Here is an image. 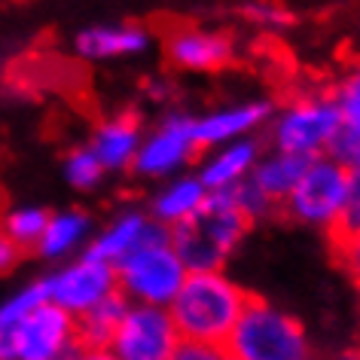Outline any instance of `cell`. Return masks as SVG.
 <instances>
[{"label":"cell","instance_id":"6da1fadb","mask_svg":"<svg viewBox=\"0 0 360 360\" xmlns=\"http://www.w3.org/2000/svg\"><path fill=\"white\" fill-rule=\"evenodd\" d=\"M248 300L250 293L226 272H190L168 305V314L184 342L223 348Z\"/></svg>","mask_w":360,"mask_h":360},{"label":"cell","instance_id":"7a4b0ae2","mask_svg":"<svg viewBox=\"0 0 360 360\" xmlns=\"http://www.w3.org/2000/svg\"><path fill=\"white\" fill-rule=\"evenodd\" d=\"M248 229L250 223L232 202V190H214L195 217L171 229V248L177 250L186 272H223Z\"/></svg>","mask_w":360,"mask_h":360},{"label":"cell","instance_id":"3957f363","mask_svg":"<svg viewBox=\"0 0 360 360\" xmlns=\"http://www.w3.org/2000/svg\"><path fill=\"white\" fill-rule=\"evenodd\" d=\"M223 351L232 360H311V336L305 323L281 305L250 296Z\"/></svg>","mask_w":360,"mask_h":360},{"label":"cell","instance_id":"277c9868","mask_svg":"<svg viewBox=\"0 0 360 360\" xmlns=\"http://www.w3.org/2000/svg\"><path fill=\"white\" fill-rule=\"evenodd\" d=\"M186 266L180 263L177 250L171 241H159V245H147L134 250L116 266V287L131 305H156V309H168L174 302L177 290L186 281Z\"/></svg>","mask_w":360,"mask_h":360},{"label":"cell","instance_id":"5b68a950","mask_svg":"<svg viewBox=\"0 0 360 360\" xmlns=\"http://www.w3.org/2000/svg\"><path fill=\"white\" fill-rule=\"evenodd\" d=\"M345 125L336 98H302L278 113L272 125V143L281 153L318 159L327 153L330 141Z\"/></svg>","mask_w":360,"mask_h":360},{"label":"cell","instance_id":"8992f818","mask_svg":"<svg viewBox=\"0 0 360 360\" xmlns=\"http://www.w3.org/2000/svg\"><path fill=\"white\" fill-rule=\"evenodd\" d=\"M345 186H348V171L327 156H318L309 162L302 180L287 195L281 208L293 220L305 223V226H321L333 232V226L339 223L342 205H345Z\"/></svg>","mask_w":360,"mask_h":360},{"label":"cell","instance_id":"52a82bcc","mask_svg":"<svg viewBox=\"0 0 360 360\" xmlns=\"http://www.w3.org/2000/svg\"><path fill=\"white\" fill-rule=\"evenodd\" d=\"M43 287H46V300L52 305H58L61 311H68L70 318L86 314L92 305H98L110 293L120 290L116 287V269L89 254L70 259L68 266L56 269V272H49L43 278Z\"/></svg>","mask_w":360,"mask_h":360},{"label":"cell","instance_id":"ba28073f","mask_svg":"<svg viewBox=\"0 0 360 360\" xmlns=\"http://www.w3.org/2000/svg\"><path fill=\"white\" fill-rule=\"evenodd\" d=\"M79 351L77 321L58 305L43 302L15 327L10 360H74Z\"/></svg>","mask_w":360,"mask_h":360},{"label":"cell","instance_id":"9c48e42d","mask_svg":"<svg viewBox=\"0 0 360 360\" xmlns=\"http://www.w3.org/2000/svg\"><path fill=\"white\" fill-rule=\"evenodd\" d=\"M180 333L168 309L129 305L120 330L113 333L110 351L120 360H171L180 345Z\"/></svg>","mask_w":360,"mask_h":360},{"label":"cell","instance_id":"30bf717a","mask_svg":"<svg viewBox=\"0 0 360 360\" xmlns=\"http://www.w3.org/2000/svg\"><path fill=\"white\" fill-rule=\"evenodd\" d=\"M195 150L199 147H195L193 138V116L171 113L156 131L141 141V150L134 156L131 168L141 177H168L180 165H186Z\"/></svg>","mask_w":360,"mask_h":360},{"label":"cell","instance_id":"8fae6325","mask_svg":"<svg viewBox=\"0 0 360 360\" xmlns=\"http://www.w3.org/2000/svg\"><path fill=\"white\" fill-rule=\"evenodd\" d=\"M159 241H171L168 226H162V223H156L141 211H125L107 229L98 232L95 241H89L86 254L116 269L134 250H141L147 245H159Z\"/></svg>","mask_w":360,"mask_h":360},{"label":"cell","instance_id":"7c38bea8","mask_svg":"<svg viewBox=\"0 0 360 360\" xmlns=\"http://www.w3.org/2000/svg\"><path fill=\"white\" fill-rule=\"evenodd\" d=\"M165 56L180 70H220L232 61V40L214 31L177 28L165 37Z\"/></svg>","mask_w":360,"mask_h":360},{"label":"cell","instance_id":"4fadbf2b","mask_svg":"<svg viewBox=\"0 0 360 360\" xmlns=\"http://www.w3.org/2000/svg\"><path fill=\"white\" fill-rule=\"evenodd\" d=\"M272 113V107L263 101H245L236 107L211 110L193 120V138L195 147H217V143H232L238 138H248L257 125H263Z\"/></svg>","mask_w":360,"mask_h":360},{"label":"cell","instance_id":"5bb4252c","mask_svg":"<svg viewBox=\"0 0 360 360\" xmlns=\"http://www.w3.org/2000/svg\"><path fill=\"white\" fill-rule=\"evenodd\" d=\"M141 122L131 113L110 116L95 129L89 150L95 153V159L101 162L104 171H125L134 165V156L141 150Z\"/></svg>","mask_w":360,"mask_h":360},{"label":"cell","instance_id":"9a60e30c","mask_svg":"<svg viewBox=\"0 0 360 360\" xmlns=\"http://www.w3.org/2000/svg\"><path fill=\"white\" fill-rule=\"evenodd\" d=\"M257 162H259V143L250 138H238L232 143H223V147L205 162L199 171V180L205 184L208 193L229 190V186H236L254 174Z\"/></svg>","mask_w":360,"mask_h":360},{"label":"cell","instance_id":"2e32d148","mask_svg":"<svg viewBox=\"0 0 360 360\" xmlns=\"http://www.w3.org/2000/svg\"><path fill=\"white\" fill-rule=\"evenodd\" d=\"M74 46L89 61H104V58L138 56V52L150 46V37L147 31L134 28V25H95V28L77 34Z\"/></svg>","mask_w":360,"mask_h":360},{"label":"cell","instance_id":"e0dca14e","mask_svg":"<svg viewBox=\"0 0 360 360\" xmlns=\"http://www.w3.org/2000/svg\"><path fill=\"white\" fill-rule=\"evenodd\" d=\"M89 232H92V220L83 211L49 214V223L34 250H37V257L49 259V263H58V259H68L70 254H77L86 245Z\"/></svg>","mask_w":360,"mask_h":360},{"label":"cell","instance_id":"ac0fdd59","mask_svg":"<svg viewBox=\"0 0 360 360\" xmlns=\"http://www.w3.org/2000/svg\"><path fill=\"white\" fill-rule=\"evenodd\" d=\"M205 199H208V190H205L199 174L195 177H177V180H171L162 193H156L150 217L156 223H162V226L174 229L177 223L195 217V214L205 208Z\"/></svg>","mask_w":360,"mask_h":360},{"label":"cell","instance_id":"d6986e66","mask_svg":"<svg viewBox=\"0 0 360 360\" xmlns=\"http://www.w3.org/2000/svg\"><path fill=\"white\" fill-rule=\"evenodd\" d=\"M309 162L311 159H305V156H293V153H281V150H275L272 156H266V159H259L257 162V168H254V174H250V180L263 190L269 199H272L278 208L287 202V195H290L296 190V184L302 180L305 174V168H309Z\"/></svg>","mask_w":360,"mask_h":360},{"label":"cell","instance_id":"ffe728a7","mask_svg":"<svg viewBox=\"0 0 360 360\" xmlns=\"http://www.w3.org/2000/svg\"><path fill=\"white\" fill-rule=\"evenodd\" d=\"M129 300L116 290L110 293L107 300H101L98 305H92L86 314H79L77 321V339L83 348H110L113 342V333L120 330V323L129 311Z\"/></svg>","mask_w":360,"mask_h":360},{"label":"cell","instance_id":"44dd1931","mask_svg":"<svg viewBox=\"0 0 360 360\" xmlns=\"http://www.w3.org/2000/svg\"><path fill=\"white\" fill-rule=\"evenodd\" d=\"M43 302H49L46 300V287H43V278L40 281H31L28 287H22V290H15L13 296H6V300L0 302V360L13 357V333H15V327H19V323Z\"/></svg>","mask_w":360,"mask_h":360},{"label":"cell","instance_id":"7402d4cb","mask_svg":"<svg viewBox=\"0 0 360 360\" xmlns=\"http://www.w3.org/2000/svg\"><path fill=\"white\" fill-rule=\"evenodd\" d=\"M49 223V211L46 208H37V205H22V208H13L4 220V229L10 241L19 250H28V248H37V241L43 236Z\"/></svg>","mask_w":360,"mask_h":360},{"label":"cell","instance_id":"603a6c76","mask_svg":"<svg viewBox=\"0 0 360 360\" xmlns=\"http://www.w3.org/2000/svg\"><path fill=\"white\" fill-rule=\"evenodd\" d=\"M107 171L101 168V162L95 159V153L89 147H77L68 153L65 159V180L74 190H95L104 180Z\"/></svg>","mask_w":360,"mask_h":360},{"label":"cell","instance_id":"cb8c5ba5","mask_svg":"<svg viewBox=\"0 0 360 360\" xmlns=\"http://www.w3.org/2000/svg\"><path fill=\"white\" fill-rule=\"evenodd\" d=\"M229 190H232V202H236V208L245 214L248 223H257V220H263V217H272V214L278 211V205L269 199V195L259 190V186L250 177L241 180V184H236V186H229Z\"/></svg>","mask_w":360,"mask_h":360},{"label":"cell","instance_id":"d4e9b609","mask_svg":"<svg viewBox=\"0 0 360 360\" xmlns=\"http://www.w3.org/2000/svg\"><path fill=\"white\" fill-rule=\"evenodd\" d=\"M360 232V168L348 171V186H345V205H342V214H339V223L333 226V241L339 238H348Z\"/></svg>","mask_w":360,"mask_h":360},{"label":"cell","instance_id":"484cf974","mask_svg":"<svg viewBox=\"0 0 360 360\" xmlns=\"http://www.w3.org/2000/svg\"><path fill=\"white\" fill-rule=\"evenodd\" d=\"M241 15L257 25V28H287V25L293 22V15L284 10L281 4H275V0H254V4H245L241 6Z\"/></svg>","mask_w":360,"mask_h":360},{"label":"cell","instance_id":"4316f807","mask_svg":"<svg viewBox=\"0 0 360 360\" xmlns=\"http://www.w3.org/2000/svg\"><path fill=\"white\" fill-rule=\"evenodd\" d=\"M323 156L333 159L336 165H342L345 171L360 168V134L342 125V129L336 131V138L330 141V147H327V153H323Z\"/></svg>","mask_w":360,"mask_h":360},{"label":"cell","instance_id":"83f0119b","mask_svg":"<svg viewBox=\"0 0 360 360\" xmlns=\"http://www.w3.org/2000/svg\"><path fill=\"white\" fill-rule=\"evenodd\" d=\"M339 107H342V120H345V129L360 134V70L354 77H348V83L342 86L339 92Z\"/></svg>","mask_w":360,"mask_h":360},{"label":"cell","instance_id":"f1b7e54d","mask_svg":"<svg viewBox=\"0 0 360 360\" xmlns=\"http://www.w3.org/2000/svg\"><path fill=\"white\" fill-rule=\"evenodd\" d=\"M336 245V257H339V266L345 269V275L351 278V284L360 290V232L348 238H339L333 241Z\"/></svg>","mask_w":360,"mask_h":360},{"label":"cell","instance_id":"f546056e","mask_svg":"<svg viewBox=\"0 0 360 360\" xmlns=\"http://www.w3.org/2000/svg\"><path fill=\"white\" fill-rule=\"evenodd\" d=\"M171 360H226V351L217 345H202V342H180Z\"/></svg>","mask_w":360,"mask_h":360},{"label":"cell","instance_id":"4dcf8cb0","mask_svg":"<svg viewBox=\"0 0 360 360\" xmlns=\"http://www.w3.org/2000/svg\"><path fill=\"white\" fill-rule=\"evenodd\" d=\"M19 257H22V250L13 245L10 236H6L4 229H0V275L13 272V269L19 266Z\"/></svg>","mask_w":360,"mask_h":360},{"label":"cell","instance_id":"1f68e13d","mask_svg":"<svg viewBox=\"0 0 360 360\" xmlns=\"http://www.w3.org/2000/svg\"><path fill=\"white\" fill-rule=\"evenodd\" d=\"M74 360H120L110 348H83Z\"/></svg>","mask_w":360,"mask_h":360},{"label":"cell","instance_id":"d6a6232c","mask_svg":"<svg viewBox=\"0 0 360 360\" xmlns=\"http://www.w3.org/2000/svg\"><path fill=\"white\" fill-rule=\"evenodd\" d=\"M327 360H360V342H354V345H345V348H336Z\"/></svg>","mask_w":360,"mask_h":360},{"label":"cell","instance_id":"836d02e7","mask_svg":"<svg viewBox=\"0 0 360 360\" xmlns=\"http://www.w3.org/2000/svg\"><path fill=\"white\" fill-rule=\"evenodd\" d=\"M226 360H232V357H229V354H226Z\"/></svg>","mask_w":360,"mask_h":360},{"label":"cell","instance_id":"e575fe53","mask_svg":"<svg viewBox=\"0 0 360 360\" xmlns=\"http://www.w3.org/2000/svg\"><path fill=\"white\" fill-rule=\"evenodd\" d=\"M311 360H318V357H311Z\"/></svg>","mask_w":360,"mask_h":360}]
</instances>
